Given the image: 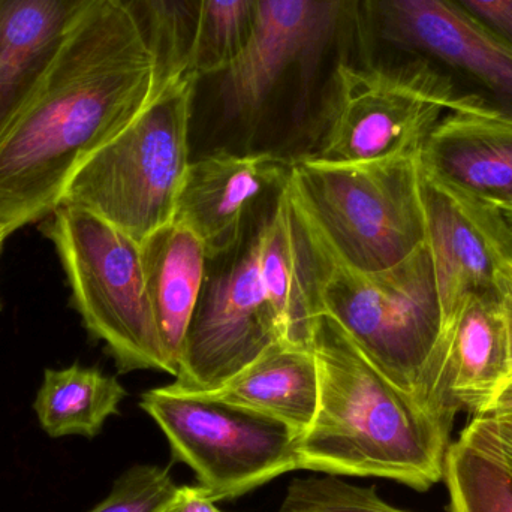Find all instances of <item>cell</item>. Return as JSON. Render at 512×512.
<instances>
[{
	"mask_svg": "<svg viewBox=\"0 0 512 512\" xmlns=\"http://www.w3.org/2000/svg\"><path fill=\"white\" fill-rule=\"evenodd\" d=\"M168 72L138 0H92L0 135V230L11 236L60 206L78 167Z\"/></svg>",
	"mask_w": 512,
	"mask_h": 512,
	"instance_id": "1",
	"label": "cell"
},
{
	"mask_svg": "<svg viewBox=\"0 0 512 512\" xmlns=\"http://www.w3.org/2000/svg\"><path fill=\"white\" fill-rule=\"evenodd\" d=\"M313 423L295 441L297 471L382 478L426 492L444 478L450 435L364 357L331 316L316 321Z\"/></svg>",
	"mask_w": 512,
	"mask_h": 512,
	"instance_id": "2",
	"label": "cell"
},
{
	"mask_svg": "<svg viewBox=\"0 0 512 512\" xmlns=\"http://www.w3.org/2000/svg\"><path fill=\"white\" fill-rule=\"evenodd\" d=\"M318 243L322 315L331 316L382 376L451 435L442 424L433 376L442 310L427 243L400 264L373 273L346 267Z\"/></svg>",
	"mask_w": 512,
	"mask_h": 512,
	"instance_id": "3",
	"label": "cell"
},
{
	"mask_svg": "<svg viewBox=\"0 0 512 512\" xmlns=\"http://www.w3.org/2000/svg\"><path fill=\"white\" fill-rule=\"evenodd\" d=\"M420 153L364 162L304 156L292 161L286 189L336 261L387 270L427 240Z\"/></svg>",
	"mask_w": 512,
	"mask_h": 512,
	"instance_id": "4",
	"label": "cell"
},
{
	"mask_svg": "<svg viewBox=\"0 0 512 512\" xmlns=\"http://www.w3.org/2000/svg\"><path fill=\"white\" fill-rule=\"evenodd\" d=\"M198 78L168 72L149 104L75 171L62 203L80 207L143 243L173 221L189 164Z\"/></svg>",
	"mask_w": 512,
	"mask_h": 512,
	"instance_id": "5",
	"label": "cell"
},
{
	"mask_svg": "<svg viewBox=\"0 0 512 512\" xmlns=\"http://www.w3.org/2000/svg\"><path fill=\"white\" fill-rule=\"evenodd\" d=\"M42 231L71 286L72 306L117 370L174 376L153 319L140 243L95 213L66 204L47 216Z\"/></svg>",
	"mask_w": 512,
	"mask_h": 512,
	"instance_id": "6",
	"label": "cell"
},
{
	"mask_svg": "<svg viewBox=\"0 0 512 512\" xmlns=\"http://www.w3.org/2000/svg\"><path fill=\"white\" fill-rule=\"evenodd\" d=\"M469 96L432 66L352 65L334 69L315 153L324 162H364L420 153L435 126Z\"/></svg>",
	"mask_w": 512,
	"mask_h": 512,
	"instance_id": "7",
	"label": "cell"
},
{
	"mask_svg": "<svg viewBox=\"0 0 512 512\" xmlns=\"http://www.w3.org/2000/svg\"><path fill=\"white\" fill-rule=\"evenodd\" d=\"M140 408L167 438L171 462L189 466L213 502L242 498L297 471V435L273 418L168 385L146 391Z\"/></svg>",
	"mask_w": 512,
	"mask_h": 512,
	"instance_id": "8",
	"label": "cell"
},
{
	"mask_svg": "<svg viewBox=\"0 0 512 512\" xmlns=\"http://www.w3.org/2000/svg\"><path fill=\"white\" fill-rule=\"evenodd\" d=\"M277 340L282 337L259 277L254 233L228 254L209 259L176 381L168 387L216 390Z\"/></svg>",
	"mask_w": 512,
	"mask_h": 512,
	"instance_id": "9",
	"label": "cell"
},
{
	"mask_svg": "<svg viewBox=\"0 0 512 512\" xmlns=\"http://www.w3.org/2000/svg\"><path fill=\"white\" fill-rule=\"evenodd\" d=\"M421 192L444 337L472 298H502L512 286V225L498 207L423 167Z\"/></svg>",
	"mask_w": 512,
	"mask_h": 512,
	"instance_id": "10",
	"label": "cell"
},
{
	"mask_svg": "<svg viewBox=\"0 0 512 512\" xmlns=\"http://www.w3.org/2000/svg\"><path fill=\"white\" fill-rule=\"evenodd\" d=\"M382 35L465 96L512 113V45L457 0H367Z\"/></svg>",
	"mask_w": 512,
	"mask_h": 512,
	"instance_id": "11",
	"label": "cell"
},
{
	"mask_svg": "<svg viewBox=\"0 0 512 512\" xmlns=\"http://www.w3.org/2000/svg\"><path fill=\"white\" fill-rule=\"evenodd\" d=\"M292 162L274 153L219 152L191 161L177 195L173 221L191 230L209 259L228 254L245 239L249 206L288 182Z\"/></svg>",
	"mask_w": 512,
	"mask_h": 512,
	"instance_id": "12",
	"label": "cell"
},
{
	"mask_svg": "<svg viewBox=\"0 0 512 512\" xmlns=\"http://www.w3.org/2000/svg\"><path fill=\"white\" fill-rule=\"evenodd\" d=\"M423 170L512 212V113L469 96L448 111L424 143Z\"/></svg>",
	"mask_w": 512,
	"mask_h": 512,
	"instance_id": "13",
	"label": "cell"
},
{
	"mask_svg": "<svg viewBox=\"0 0 512 512\" xmlns=\"http://www.w3.org/2000/svg\"><path fill=\"white\" fill-rule=\"evenodd\" d=\"M259 277L285 342L312 348L321 313V249L286 183L256 231Z\"/></svg>",
	"mask_w": 512,
	"mask_h": 512,
	"instance_id": "14",
	"label": "cell"
},
{
	"mask_svg": "<svg viewBox=\"0 0 512 512\" xmlns=\"http://www.w3.org/2000/svg\"><path fill=\"white\" fill-rule=\"evenodd\" d=\"M318 14V0H259L248 41L222 74L230 116L254 122L286 69L315 38Z\"/></svg>",
	"mask_w": 512,
	"mask_h": 512,
	"instance_id": "15",
	"label": "cell"
},
{
	"mask_svg": "<svg viewBox=\"0 0 512 512\" xmlns=\"http://www.w3.org/2000/svg\"><path fill=\"white\" fill-rule=\"evenodd\" d=\"M436 387L453 417L460 409L481 415L510 378L502 298H472L454 327L442 337L433 360Z\"/></svg>",
	"mask_w": 512,
	"mask_h": 512,
	"instance_id": "16",
	"label": "cell"
},
{
	"mask_svg": "<svg viewBox=\"0 0 512 512\" xmlns=\"http://www.w3.org/2000/svg\"><path fill=\"white\" fill-rule=\"evenodd\" d=\"M140 245L156 330L176 376L186 333L206 279L209 256L201 240L174 221L150 234Z\"/></svg>",
	"mask_w": 512,
	"mask_h": 512,
	"instance_id": "17",
	"label": "cell"
},
{
	"mask_svg": "<svg viewBox=\"0 0 512 512\" xmlns=\"http://www.w3.org/2000/svg\"><path fill=\"white\" fill-rule=\"evenodd\" d=\"M195 394L273 418L298 438L318 411V361L313 348L277 340L221 387Z\"/></svg>",
	"mask_w": 512,
	"mask_h": 512,
	"instance_id": "18",
	"label": "cell"
},
{
	"mask_svg": "<svg viewBox=\"0 0 512 512\" xmlns=\"http://www.w3.org/2000/svg\"><path fill=\"white\" fill-rule=\"evenodd\" d=\"M92 0H0V135Z\"/></svg>",
	"mask_w": 512,
	"mask_h": 512,
	"instance_id": "19",
	"label": "cell"
},
{
	"mask_svg": "<svg viewBox=\"0 0 512 512\" xmlns=\"http://www.w3.org/2000/svg\"><path fill=\"white\" fill-rule=\"evenodd\" d=\"M128 396L116 376L96 367L72 364L65 369H47L33 402L39 426L50 438L84 436L96 438L108 418L119 415Z\"/></svg>",
	"mask_w": 512,
	"mask_h": 512,
	"instance_id": "20",
	"label": "cell"
},
{
	"mask_svg": "<svg viewBox=\"0 0 512 512\" xmlns=\"http://www.w3.org/2000/svg\"><path fill=\"white\" fill-rule=\"evenodd\" d=\"M259 0H194L183 68L201 80L224 74L251 35Z\"/></svg>",
	"mask_w": 512,
	"mask_h": 512,
	"instance_id": "21",
	"label": "cell"
},
{
	"mask_svg": "<svg viewBox=\"0 0 512 512\" xmlns=\"http://www.w3.org/2000/svg\"><path fill=\"white\" fill-rule=\"evenodd\" d=\"M451 512H512V468L498 457L459 441L445 454Z\"/></svg>",
	"mask_w": 512,
	"mask_h": 512,
	"instance_id": "22",
	"label": "cell"
},
{
	"mask_svg": "<svg viewBox=\"0 0 512 512\" xmlns=\"http://www.w3.org/2000/svg\"><path fill=\"white\" fill-rule=\"evenodd\" d=\"M277 512H408L379 498L375 487H360L340 477L295 478Z\"/></svg>",
	"mask_w": 512,
	"mask_h": 512,
	"instance_id": "23",
	"label": "cell"
},
{
	"mask_svg": "<svg viewBox=\"0 0 512 512\" xmlns=\"http://www.w3.org/2000/svg\"><path fill=\"white\" fill-rule=\"evenodd\" d=\"M182 490L170 466L134 465L114 481L110 495L89 512H167Z\"/></svg>",
	"mask_w": 512,
	"mask_h": 512,
	"instance_id": "24",
	"label": "cell"
},
{
	"mask_svg": "<svg viewBox=\"0 0 512 512\" xmlns=\"http://www.w3.org/2000/svg\"><path fill=\"white\" fill-rule=\"evenodd\" d=\"M168 69L183 68L194 27V0H138Z\"/></svg>",
	"mask_w": 512,
	"mask_h": 512,
	"instance_id": "25",
	"label": "cell"
},
{
	"mask_svg": "<svg viewBox=\"0 0 512 512\" xmlns=\"http://www.w3.org/2000/svg\"><path fill=\"white\" fill-rule=\"evenodd\" d=\"M460 439L498 457L512 468V415H477L463 430Z\"/></svg>",
	"mask_w": 512,
	"mask_h": 512,
	"instance_id": "26",
	"label": "cell"
},
{
	"mask_svg": "<svg viewBox=\"0 0 512 512\" xmlns=\"http://www.w3.org/2000/svg\"><path fill=\"white\" fill-rule=\"evenodd\" d=\"M484 26L512 45V0H457Z\"/></svg>",
	"mask_w": 512,
	"mask_h": 512,
	"instance_id": "27",
	"label": "cell"
},
{
	"mask_svg": "<svg viewBox=\"0 0 512 512\" xmlns=\"http://www.w3.org/2000/svg\"><path fill=\"white\" fill-rule=\"evenodd\" d=\"M167 512H225L216 507V502L204 495L203 489L195 486H183L182 495Z\"/></svg>",
	"mask_w": 512,
	"mask_h": 512,
	"instance_id": "28",
	"label": "cell"
},
{
	"mask_svg": "<svg viewBox=\"0 0 512 512\" xmlns=\"http://www.w3.org/2000/svg\"><path fill=\"white\" fill-rule=\"evenodd\" d=\"M481 415H492V417H502V415H512V378L508 379L498 391L493 399L490 400L487 408Z\"/></svg>",
	"mask_w": 512,
	"mask_h": 512,
	"instance_id": "29",
	"label": "cell"
},
{
	"mask_svg": "<svg viewBox=\"0 0 512 512\" xmlns=\"http://www.w3.org/2000/svg\"><path fill=\"white\" fill-rule=\"evenodd\" d=\"M505 330H507L508 358H510V378H512V286L502 295ZM508 378V379H510Z\"/></svg>",
	"mask_w": 512,
	"mask_h": 512,
	"instance_id": "30",
	"label": "cell"
},
{
	"mask_svg": "<svg viewBox=\"0 0 512 512\" xmlns=\"http://www.w3.org/2000/svg\"><path fill=\"white\" fill-rule=\"evenodd\" d=\"M9 234L6 231L0 230V252H2L3 245H5L6 239H8Z\"/></svg>",
	"mask_w": 512,
	"mask_h": 512,
	"instance_id": "31",
	"label": "cell"
},
{
	"mask_svg": "<svg viewBox=\"0 0 512 512\" xmlns=\"http://www.w3.org/2000/svg\"><path fill=\"white\" fill-rule=\"evenodd\" d=\"M505 216H507L508 221H510L511 225H512V212L508 213V215H505Z\"/></svg>",
	"mask_w": 512,
	"mask_h": 512,
	"instance_id": "32",
	"label": "cell"
}]
</instances>
